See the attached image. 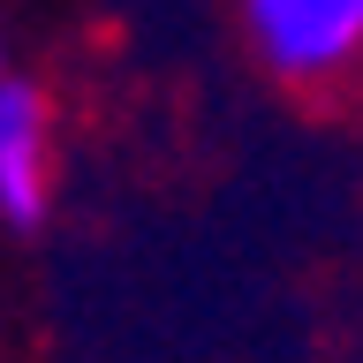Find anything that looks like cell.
Wrapping results in <instances>:
<instances>
[{
	"label": "cell",
	"instance_id": "cell-2",
	"mask_svg": "<svg viewBox=\"0 0 363 363\" xmlns=\"http://www.w3.org/2000/svg\"><path fill=\"white\" fill-rule=\"evenodd\" d=\"M53 174H61L53 106H45V91L23 76V84L0 99V220L8 227H38L45 212H53Z\"/></svg>",
	"mask_w": 363,
	"mask_h": 363
},
{
	"label": "cell",
	"instance_id": "cell-1",
	"mask_svg": "<svg viewBox=\"0 0 363 363\" xmlns=\"http://www.w3.org/2000/svg\"><path fill=\"white\" fill-rule=\"evenodd\" d=\"M235 30L280 91L340 99L363 84V0H235Z\"/></svg>",
	"mask_w": 363,
	"mask_h": 363
},
{
	"label": "cell",
	"instance_id": "cell-3",
	"mask_svg": "<svg viewBox=\"0 0 363 363\" xmlns=\"http://www.w3.org/2000/svg\"><path fill=\"white\" fill-rule=\"evenodd\" d=\"M23 76H30V68H23V53H16V30H8V16H0V99H8V91L23 84Z\"/></svg>",
	"mask_w": 363,
	"mask_h": 363
}]
</instances>
